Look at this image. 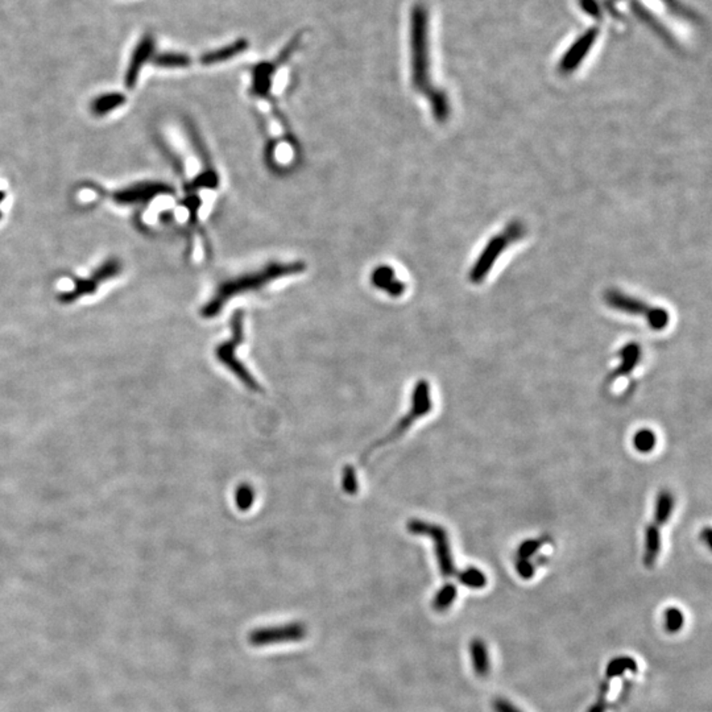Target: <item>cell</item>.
I'll return each mask as SVG.
<instances>
[{
  "mask_svg": "<svg viewBox=\"0 0 712 712\" xmlns=\"http://www.w3.org/2000/svg\"><path fill=\"white\" fill-rule=\"evenodd\" d=\"M302 271H305V264L301 261L271 263L260 271L250 272L239 277L231 279L216 288L213 297L202 308L200 315L203 318H214L222 312L223 306L229 299L236 296H242L244 293L260 290L267 285L276 281L277 279L297 274Z\"/></svg>",
  "mask_w": 712,
  "mask_h": 712,
  "instance_id": "6da1fadb",
  "label": "cell"
},
{
  "mask_svg": "<svg viewBox=\"0 0 712 712\" xmlns=\"http://www.w3.org/2000/svg\"><path fill=\"white\" fill-rule=\"evenodd\" d=\"M411 65L412 84L415 91L424 94L427 100L437 90L431 85L430 53H429V14L421 3L414 4L411 14Z\"/></svg>",
  "mask_w": 712,
  "mask_h": 712,
  "instance_id": "7a4b0ae2",
  "label": "cell"
},
{
  "mask_svg": "<svg viewBox=\"0 0 712 712\" xmlns=\"http://www.w3.org/2000/svg\"><path fill=\"white\" fill-rule=\"evenodd\" d=\"M527 232V227L520 221L509 222L503 232L495 235L485 244V250L478 256L469 273V280L472 284H482L485 277L498 261V257L513 243L523 239Z\"/></svg>",
  "mask_w": 712,
  "mask_h": 712,
  "instance_id": "3957f363",
  "label": "cell"
},
{
  "mask_svg": "<svg viewBox=\"0 0 712 712\" xmlns=\"http://www.w3.org/2000/svg\"><path fill=\"white\" fill-rule=\"evenodd\" d=\"M231 331H232V335L227 342H223L215 348V357L226 368L231 371L242 382L243 385L247 389H250L252 392H261L263 391L261 385L257 383L256 379L251 375L250 371L243 366L242 362L235 355L236 348L242 344L243 339H244V314L241 310L234 314V317L231 318Z\"/></svg>",
  "mask_w": 712,
  "mask_h": 712,
  "instance_id": "277c9868",
  "label": "cell"
},
{
  "mask_svg": "<svg viewBox=\"0 0 712 712\" xmlns=\"http://www.w3.org/2000/svg\"><path fill=\"white\" fill-rule=\"evenodd\" d=\"M431 411V396H430V384L427 380H420L414 385L413 393H412V406L408 414H405L399 422L395 425L393 430L383 437L380 441L375 442L370 447L363 453L360 458V465H364L372 453H375L377 449L386 446L392 442L399 440L400 437L406 433L411 427L413 425L417 420H420L422 415L429 413Z\"/></svg>",
  "mask_w": 712,
  "mask_h": 712,
  "instance_id": "5b68a950",
  "label": "cell"
},
{
  "mask_svg": "<svg viewBox=\"0 0 712 712\" xmlns=\"http://www.w3.org/2000/svg\"><path fill=\"white\" fill-rule=\"evenodd\" d=\"M604 301L610 308H612L615 310H619L621 313L629 314V315H637V317L640 315L642 318H645L649 328H653L655 331H661V330L668 328V325H669L670 315L666 309L652 306L641 299L628 296L620 290L608 289L604 293Z\"/></svg>",
  "mask_w": 712,
  "mask_h": 712,
  "instance_id": "8992f818",
  "label": "cell"
},
{
  "mask_svg": "<svg viewBox=\"0 0 712 712\" xmlns=\"http://www.w3.org/2000/svg\"><path fill=\"white\" fill-rule=\"evenodd\" d=\"M674 509V498L668 489L658 494L655 501L653 521L646 527L645 533V550H644V565L646 569H653L657 558L661 552V527L665 525Z\"/></svg>",
  "mask_w": 712,
  "mask_h": 712,
  "instance_id": "52a82bcc",
  "label": "cell"
},
{
  "mask_svg": "<svg viewBox=\"0 0 712 712\" xmlns=\"http://www.w3.org/2000/svg\"><path fill=\"white\" fill-rule=\"evenodd\" d=\"M408 530L411 532V534H414V536H427L433 540L440 571L444 578H451L456 574V566H454V559L451 554V546H450L447 532L440 525L427 523L422 520L409 521Z\"/></svg>",
  "mask_w": 712,
  "mask_h": 712,
  "instance_id": "ba28073f",
  "label": "cell"
},
{
  "mask_svg": "<svg viewBox=\"0 0 712 712\" xmlns=\"http://www.w3.org/2000/svg\"><path fill=\"white\" fill-rule=\"evenodd\" d=\"M171 193L173 189L168 184L145 181L116 190L113 194V200L115 203L122 206L145 205L151 200H156L160 196H168Z\"/></svg>",
  "mask_w": 712,
  "mask_h": 712,
  "instance_id": "9c48e42d",
  "label": "cell"
},
{
  "mask_svg": "<svg viewBox=\"0 0 712 712\" xmlns=\"http://www.w3.org/2000/svg\"><path fill=\"white\" fill-rule=\"evenodd\" d=\"M306 627L301 623H289L276 627L259 628L250 633L248 640L254 646L296 642L306 637Z\"/></svg>",
  "mask_w": 712,
  "mask_h": 712,
  "instance_id": "30bf717a",
  "label": "cell"
},
{
  "mask_svg": "<svg viewBox=\"0 0 712 712\" xmlns=\"http://www.w3.org/2000/svg\"><path fill=\"white\" fill-rule=\"evenodd\" d=\"M155 48H156V40L152 35L145 33L139 43L136 44L131 58H129V66L124 75V85L129 90H132L138 81L139 75L142 73V68L152 61L155 56Z\"/></svg>",
  "mask_w": 712,
  "mask_h": 712,
  "instance_id": "8fae6325",
  "label": "cell"
},
{
  "mask_svg": "<svg viewBox=\"0 0 712 712\" xmlns=\"http://www.w3.org/2000/svg\"><path fill=\"white\" fill-rule=\"evenodd\" d=\"M598 36L599 29L597 28L588 29L582 36H579V39L570 46L569 50L559 61L558 71H561V74L568 75L578 69V66L583 62L584 57L590 53Z\"/></svg>",
  "mask_w": 712,
  "mask_h": 712,
  "instance_id": "7c38bea8",
  "label": "cell"
},
{
  "mask_svg": "<svg viewBox=\"0 0 712 712\" xmlns=\"http://www.w3.org/2000/svg\"><path fill=\"white\" fill-rule=\"evenodd\" d=\"M619 356L621 359L620 366L607 377L606 384H612L613 382L617 380L619 377L628 376V375L632 373V371L636 368L637 363L640 362L641 347L637 343H628L620 350Z\"/></svg>",
  "mask_w": 712,
  "mask_h": 712,
  "instance_id": "4fadbf2b",
  "label": "cell"
},
{
  "mask_svg": "<svg viewBox=\"0 0 712 712\" xmlns=\"http://www.w3.org/2000/svg\"><path fill=\"white\" fill-rule=\"evenodd\" d=\"M371 281L376 288L386 292L393 297H399L405 292V285L397 280L395 271L391 267H379L372 272Z\"/></svg>",
  "mask_w": 712,
  "mask_h": 712,
  "instance_id": "5bb4252c",
  "label": "cell"
},
{
  "mask_svg": "<svg viewBox=\"0 0 712 712\" xmlns=\"http://www.w3.org/2000/svg\"><path fill=\"white\" fill-rule=\"evenodd\" d=\"M247 46H248V41L247 40H244V39L236 40L234 43L228 44L226 46H222L219 49H215V50H210V52L205 53L200 57V62L203 65H214V64L225 62V61H228L231 58L242 55L243 52L247 49Z\"/></svg>",
  "mask_w": 712,
  "mask_h": 712,
  "instance_id": "9a60e30c",
  "label": "cell"
},
{
  "mask_svg": "<svg viewBox=\"0 0 712 712\" xmlns=\"http://www.w3.org/2000/svg\"><path fill=\"white\" fill-rule=\"evenodd\" d=\"M126 103V95L122 93H106L91 102L90 110L95 116H106Z\"/></svg>",
  "mask_w": 712,
  "mask_h": 712,
  "instance_id": "2e32d148",
  "label": "cell"
},
{
  "mask_svg": "<svg viewBox=\"0 0 712 712\" xmlns=\"http://www.w3.org/2000/svg\"><path fill=\"white\" fill-rule=\"evenodd\" d=\"M98 286L100 285L97 284L91 277H88V279H75L71 290L61 293L58 296V299H59L61 303H73L77 299L97 293Z\"/></svg>",
  "mask_w": 712,
  "mask_h": 712,
  "instance_id": "e0dca14e",
  "label": "cell"
},
{
  "mask_svg": "<svg viewBox=\"0 0 712 712\" xmlns=\"http://www.w3.org/2000/svg\"><path fill=\"white\" fill-rule=\"evenodd\" d=\"M471 658H472V666L479 677H485L489 671V658H488V650L485 646V641L480 639H474L470 644Z\"/></svg>",
  "mask_w": 712,
  "mask_h": 712,
  "instance_id": "ac0fdd59",
  "label": "cell"
},
{
  "mask_svg": "<svg viewBox=\"0 0 712 712\" xmlns=\"http://www.w3.org/2000/svg\"><path fill=\"white\" fill-rule=\"evenodd\" d=\"M153 65L161 69H184L191 65V58L185 53L164 52L152 58Z\"/></svg>",
  "mask_w": 712,
  "mask_h": 712,
  "instance_id": "d6986e66",
  "label": "cell"
},
{
  "mask_svg": "<svg viewBox=\"0 0 712 712\" xmlns=\"http://www.w3.org/2000/svg\"><path fill=\"white\" fill-rule=\"evenodd\" d=\"M122 261L116 257H109L107 260H104L100 267H97L94 272L91 273V279L97 283V284H103L106 281H110L115 277H118L120 273H122Z\"/></svg>",
  "mask_w": 712,
  "mask_h": 712,
  "instance_id": "ffe728a7",
  "label": "cell"
},
{
  "mask_svg": "<svg viewBox=\"0 0 712 712\" xmlns=\"http://www.w3.org/2000/svg\"><path fill=\"white\" fill-rule=\"evenodd\" d=\"M636 670H637V662L632 657L621 655V657L613 658L612 661L607 665L606 674L608 678H615V677L623 675L627 671L635 673Z\"/></svg>",
  "mask_w": 712,
  "mask_h": 712,
  "instance_id": "44dd1931",
  "label": "cell"
},
{
  "mask_svg": "<svg viewBox=\"0 0 712 712\" xmlns=\"http://www.w3.org/2000/svg\"><path fill=\"white\" fill-rule=\"evenodd\" d=\"M456 595H458V590L454 584H444L433 600L434 610L438 612H443V611L449 610L453 606V603L456 601Z\"/></svg>",
  "mask_w": 712,
  "mask_h": 712,
  "instance_id": "7402d4cb",
  "label": "cell"
},
{
  "mask_svg": "<svg viewBox=\"0 0 712 712\" xmlns=\"http://www.w3.org/2000/svg\"><path fill=\"white\" fill-rule=\"evenodd\" d=\"M458 579L463 585L472 588V590L485 588V584H487V577H485V572L476 568H469V569L458 572Z\"/></svg>",
  "mask_w": 712,
  "mask_h": 712,
  "instance_id": "603a6c76",
  "label": "cell"
},
{
  "mask_svg": "<svg viewBox=\"0 0 712 712\" xmlns=\"http://www.w3.org/2000/svg\"><path fill=\"white\" fill-rule=\"evenodd\" d=\"M655 443H657V437H655V433L649 429H641L633 437L635 449L642 454H648V453L653 451Z\"/></svg>",
  "mask_w": 712,
  "mask_h": 712,
  "instance_id": "cb8c5ba5",
  "label": "cell"
},
{
  "mask_svg": "<svg viewBox=\"0 0 712 712\" xmlns=\"http://www.w3.org/2000/svg\"><path fill=\"white\" fill-rule=\"evenodd\" d=\"M664 620H665V630L670 635H674V633H678L684 628V615L680 608L669 607L664 613Z\"/></svg>",
  "mask_w": 712,
  "mask_h": 712,
  "instance_id": "d4e9b609",
  "label": "cell"
},
{
  "mask_svg": "<svg viewBox=\"0 0 712 712\" xmlns=\"http://www.w3.org/2000/svg\"><path fill=\"white\" fill-rule=\"evenodd\" d=\"M254 500H255V492H254V488L247 483H243L239 485L235 491V501H236V507L241 509V511H247L252 507L254 504Z\"/></svg>",
  "mask_w": 712,
  "mask_h": 712,
  "instance_id": "484cf974",
  "label": "cell"
},
{
  "mask_svg": "<svg viewBox=\"0 0 712 712\" xmlns=\"http://www.w3.org/2000/svg\"><path fill=\"white\" fill-rule=\"evenodd\" d=\"M342 487L348 495L357 494V478H356L355 469H353L351 466H347L343 470Z\"/></svg>",
  "mask_w": 712,
  "mask_h": 712,
  "instance_id": "4316f807",
  "label": "cell"
},
{
  "mask_svg": "<svg viewBox=\"0 0 712 712\" xmlns=\"http://www.w3.org/2000/svg\"><path fill=\"white\" fill-rule=\"evenodd\" d=\"M541 546V541H538V540H527V541L523 542L520 545V547H518V552H517L518 558L520 559H529L530 556H534L540 550Z\"/></svg>",
  "mask_w": 712,
  "mask_h": 712,
  "instance_id": "83f0119b",
  "label": "cell"
},
{
  "mask_svg": "<svg viewBox=\"0 0 712 712\" xmlns=\"http://www.w3.org/2000/svg\"><path fill=\"white\" fill-rule=\"evenodd\" d=\"M661 1L669 8L673 14L678 15V16L684 17V19H688V20H695L697 19L694 14H693V11H690L688 8L684 7V4L680 3L678 0H661Z\"/></svg>",
  "mask_w": 712,
  "mask_h": 712,
  "instance_id": "f1b7e54d",
  "label": "cell"
},
{
  "mask_svg": "<svg viewBox=\"0 0 712 712\" xmlns=\"http://www.w3.org/2000/svg\"><path fill=\"white\" fill-rule=\"evenodd\" d=\"M516 570L523 579H530L534 575V566L527 559H520L516 563Z\"/></svg>",
  "mask_w": 712,
  "mask_h": 712,
  "instance_id": "f546056e",
  "label": "cell"
},
{
  "mask_svg": "<svg viewBox=\"0 0 712 712\" xmlns=\"http://www.w3.org/2000/svg\"><path fill=\"white\" fill-rule=\"evenodd\" d=\"M581 4H582V7H583V10L587 14L591 15L592 17H595L598 20L601 19L600 7H599L598 3L595 0H581Z\"/></svg>",
  "mask_w": 712,
  "mask_h": 712,
  "instance_id": "4dcf8cb0",
  "label": "cell"
},
{
  "mask_svg": "<svg viewBox=\"0 0 712 712\" xmlns=\"http://www.w3.org/2000/svg\"><path fill=\"white\" fill-rule=\"evenodd\" d=\"M494 709L496 712H521L505 699H496L494 703Z\"/></svg>",
  "mask_w": 712,
  "mask_h": 712,
  "instance_id": "1f68e13d",
  "label": "cell"
},
{
  "mask_svg": "<svg viewBox=\"0 0 712 712\" xmlns=\"http://www.w3.org/2000/svg\"><path fill=\"white\" fill-rule=\"evenodd\" d=\"M700 538L704 541V543H706L707 546H710V545H711V530H710V527H706V529L703 530V533L700 534Z\"/></svg>",
  "mask_w": 712,
  "mask_h": 712,
  "instance_id": "d6a6232c",
  "label": "cell"
},
{
  "mask_svg": "<svg viewBox=\"0 0 712 712\" xmlns=\"http://www.w3.org/2000/svg\"><path fill=\"white\" fill-rule=\"evenodd\" d=\"M604 710H606V703L603 700H600V702L595 703L592 706V709L590 710V712H604Z\"/></svg>",
  "mask_w": 712,
  "mask_h": 712,
  "instance_id": "836d02e7",
  "label": "cell"
},
{
  "mask_svg": "<svg viewBox=\"0 0 712 712\" xmlns=\"http://www.w3.org/2000/svg\"><path fill=\"white\" fill-rule=\"evenodd\" d=\"M4 198H6V194L3 191H0V203L4 200ZM0 216H1V212H0Z\"/></svg>",
  "mask_w": 712,
  "mask_h": 712,
  "instance_id": "e575fe53",
  "label": "cell"
}]
</instances>
